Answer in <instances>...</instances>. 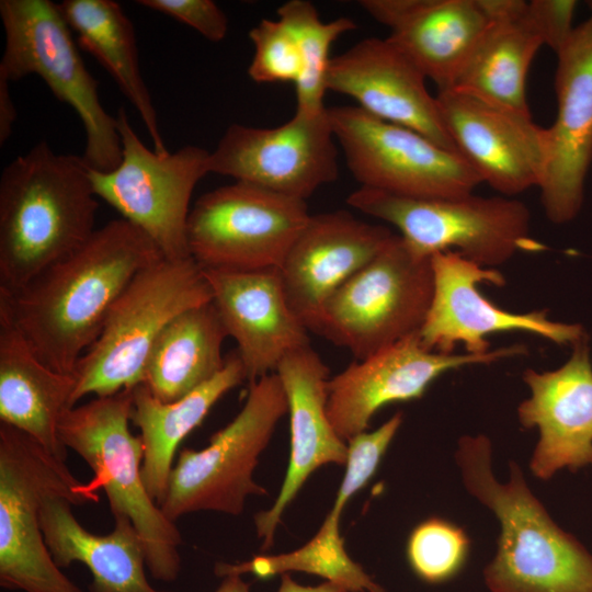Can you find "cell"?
I'll return each mask as SVG.
<instances>
[{"label":"cell","instance_id":"cell-6","mask_svg":"<svg viewBox=\"0 0 592 592\" xmlns=\"http://www.w3.org/2000/svg\"><path fill=\"white\" fill-rule=\"evenodd\" d=\"M66 462L24 432L0 424V584L19 592H82L55 563L39 526L48 497L72 504L98 501Z\"/></svg>","mask_w":592,"mask_h":592},{"label":"cell","instance_id":"cell-33","mask_svg":"<svg viewBox=\"0 0 592 592\" xmlns=\"http://www.w3.org/2000/svg\"><path fill=\"white\" fill-rule=\"evenodd\" d=\"M469 553V538L456 524L430 517L409 535L407 558L415 576L426 583H442L454 578L464 567Z\"/></svg>","mask_w":592,"mask_h":592},{"label":"cell","instance_id":"cell-3","mask_svg":"<svg viewBox=\"0 0 592 592\" xmlns=\"http://www.w3.org/2000/svg\"><path fill=\"white\" fill-rule=\"evenodd\" d=\"M455 460L466 490L500 524L496 556L483 570L490 592H592V554L553 521L516 463L509 481H498L483 434L462 436Z\"/></svg>","mask_w":592,"mask_h":592},{"label":"cell","instance_id":"cell-29","mask_svg":"<svg viewBox=\"0 0 592 592\" xmlns=\"http://www.w3.org/2000/svg\"><path fill=\"white\" fill-rule=\"evenodd\" d=\"M228 338L214 304L178 315L163 329L147 358L143 383L162 402L175 401L213 378L225 365Z\"/></svg>","mask_w":592,"mask_h":592},{"label":"cell","instance_id":"cell-4","mask_svg":"<svg viewBox=\"0 0 592 592\" xmlns=\"http://www.w3.org/2000/svg\"><path fill=\"white\" fill-rule=\"evenodd\" d=\"M133 389L96 397L65 411L61 443L93 470L92 485L105 492L113 516H125L137 531L150 574L164 582L181 570L180 531L149 496L141 476L144 445L129 430Z\"/></svg>","mask_w":592,"mask_h":592},{"label":"cell","instance_id":"cell-9","mask_svg":"<svg viewBox=\"0 0 592 592\" xmlns=\"http://www.w3.org/2000/svg\"><path fill=\"white\" fill-rule=\"evenodd\" d=\"M288 402L276 373L250 383L246 402L202 449L182 448L160 509L171 521L197 511L239 515L250 494H266L252 478Z\"/></svg>","mask_w":592,"mask_h":592},{"label":"cell","instance_id":"cell-40","mask_svg":"<svg viewBox=\"0 0 592 592\" xmlns=\"http://www.w3.org/2000/svg\"><path fill=\"white\" fill-rule=\"evenodd\" d=\"M589 7H590V9L592 11V1L589 2Z\"/></svg>","mask_w":592,"mask_h":592},{"label":"cell","instance_id":"cell-21","mask_svg":"<svg viewBox=\"0 0 592 592\" xmlns=\"http://www.w3.org/2000/svg\"><path fill=\"white\" fill-rule=\"evenodd\" d=\"M523 380L531 396L517 407L525 429L539 439L530 460L532 474L543 480L558 470L572 473L592 466V363L588 337L572 345L569 360L547 372L526 369Z\"/></svg>","mask_w":592,"mask_h":592},{"label":"cell","instance_id":"cell-39","mask_svg":"<svg viewBox=\"0 0 592 592\" xmlns=\"http://www.w3.org/2000/svg\"><path fill=\"white\" fill-rule=\"evenodd\" d=\"M216 592H250V585L241 579V574L230 573L224 577Z\"/></svg>","mask_w":592,"mask_h":592},{"label":"cell","instance_id":"cell-8","mask_svg":"<svg viewBox=\"0 0 592 592\" xmlns=\"http://www.w3.org/2000/svg\"><path fill=\"white\" fill-rule=\"evenodd\" d=\"M4 49L0 78L29 75L44 80L53 94L78 114L84 133L83 159L90 169L110 172L121 162L116 117L103 107L98 81L88 71L58 3L50 0H1Z\"/></svg>","mask_w":592,"mask_h":592},{"label":"cell","instance_id":"cell-25","mask_svg":"<svg viewBox=\"0 0 592 592\" xmlns=\"http://www.w3.org/2000/svg\"><path fill=\"white\" fill-rule=\"evenodd\" d=\"M73 375L59 373L36 355L9 314L0 308V421L66 462L58 424L72 408Z\"/></svg>","mask_w":592,"mask_h":592},{"label":"cell","instance_id":"cell-32","mask_svg":"<svg viewBox=\"0 0 592 592\" xmlns=\"http://www.w3.org/2000/svg\"><path fill=\"white\" fill-rule=\"evenodd\" d=\"M277 19L293 35L303 61V71L295 83L296 112L305 115L323 113L326 77L332 44L344 33L357 27L349 18L323 22L316 7L307 0H291L277 9Z\"/></svg>","mask_w":592,"mask_h":592},{"label":"cell","instance_id":"cell-19","mask_svg":"<svg viewBox=\"0 0 592 592\" xmlns=\"http://www.w3.org/2000/svg\"><path fill=\"white\" fill-rule=\"evenodd\" d=\"M394 235L342 209L310 215L278 267L286 300L308 331L318 334L331 296Z\"/></svg>","mask_w":592,"mask_h":592},{"label":"cell","instance_id":"cell-24","mask_svg":"<svg viewBox=\"0 0 592 592\" xmlns=\"http://www.w3.org/2000/svg\"><path fill=\"white\" fill-rule=\"evenodd\" d=\"M388 39L440 90L448 89L489 25L482 0H363Z\"/></svg>","mask_w":592,"mask_h":592},{"label":"cell","instance_id":"cell-13","mask_svg":"<svg viewBox=\"0 0 592 592\" xmlns=\"http://www.w3.org/2000/svg\"><path fill=\"white\" fill-rule=\"evenodd\" d=\"M335 139L361 186L409 197L473 193L480 177L458 153L358 106L328 107Z\"/></svg>","mask_w":592,"mask_h":592},{"label":"cell","instance_id":"cell-26","mask_svg":"<svg viewBox=\"0 0 592 592\" xmlns=\"http://www.w3.org/2000/svg\"><path fill=\"white\" fill-rule=\"evenodd\" d=\"M482 1L490 18L489 25L448 89L531 114L526 76L544 42L530 16L527 2Z\"/></svg>","mask_w":592,"mask_h":592},{"label":"cell","instance_id":"cell-18","mask_svg":"<svg viewBox=\"0 0 592 592\" xmlns=\"http://www.w3.org/2000/svg\"><path fill=\"white\" fill-rule=\"evenodd\" d=\"M557 55V116L546 128L547 161L538 186L547 218L573 219L592 162V14L573 29Z\"/></svg>","mask_w":592,"mask_h":592},{"label":"cell","instance_id":"cell-2","mask_svg":"<svg viewBox=\"0 0 592 592\" xmlns=\"http://www.w3.org/2000/svg\"><path fill=\"white\" fill-rule=\"evenodd\" d=\"M98 207L82 156L41 141L12 160L0 178V291H20L82 247Z\"/></svg>","mask_w":592,"mask_h":592},{"label":"cell","instance_id":"cell-35","mask_svg":"<svg viewBox=\"0 0 592 592\" xmlns=\"http://www.w3.org/2000/svg\"><path fill=\"white\" fill-rule=\"evenodd\" d=\"M137 3L191 26L210 42H220L227 35L228 19L212 0H138Z\"/></svg>","mask_w":592,"mask_h":592},{"label":"cell","instance_id":"cell-37","mask_svg":"<svg viewBox=\"0 0 592 592\" xmlns=\"http://www.w3.org/2000/svg\"><path fill=\"white\" fill-rule=\"evenodd\" d=\"M16 111L9 90V81L0 78V145L10 137Z\"/></svg>","mask_w":592,"mask_h":592},{"label":"cell","instance_id":"cell-11","mask_svg":"<svg viewBox=\"0 0 592 592\" xmlns=\"http://www.w3.org/2000/svg\"><path fill=\"white\" fill-rule=\"evenodd\" d=\"M117 128L122 160L110 172L90 169L93 191L140 229L166 260L191 258L187 247L190 201L200 180L208 171L209 152L187 145L174 152L159 153L144 145L124 107Z\"/></svg>","mask_w":592,"mask_h":592},{"label":"cell","instance_id":"cell-12","mask_svg":"<svg viewBox=\"0 0 592 592\" xmlns=\"http://www.w3.org/2000/svg\"><path fill=\"white\" fill-rule=\"evenodd\" d=\"M309 217L306 201L235 181L194 203L190 255L207 271L278 269Z\"/></svg>","mask_w":592,"mask_h":592},{"label":"cell","instance_id":"cell-5","mask_svg":"<svg viewBox=\"0 0 592 592\" xmlns=\"http://www.w3.org/2000/svg\"><path fill=\"white\" fill-rule=\"evenodd\" d=\"M212 298L205 272L192 258L161 259L137 273L76 365L72 407L89 394L110 396L141 384L147 358L163 329L178 315Z\"/></svg>","mask_w":592,"mask_h":592},{"label":"cell","instance_id":"cell-34","mask_svg":"<svg viewBox=\"0 0 592 592\" xmlns=\"http://www.w3.org/2000/svg\"><path fill=\"white\" fill-rule=\"evenodd\" d=\"M254 47L248 68L249 77L258 83L299 80L303 61L297 44L282 21L264 19L249 31Z\"/></svg>","mask_w":592,"mask_h":592},{"label":"cell","instance_id":"cell-16","mask_svg":"<svg viewBox=\"0 0 592 592\" xmlns=\"http://www.w3.org/2000/svg\"><path fill=\"white\" fill-rule=\"evenodd\" d=\"M525 352L524 345L514 344L485 354L437 353L425 349L417 333L350 364L329 378L328 417L339 436L349 442L368 429L380 408L421 398L444 373Z\"/></svg>","mask_w":592,"mask_h":592},{"label":"cell","instance_id":"cell-28","mask_svg":"<svg viewBox=\"0 0 592 592\" xmlns=\"http://www.w3.org/2000/svg\"><path fill=\"white\" fill-rule=\"evenodd\" d=\"M243 380H247L246 369L235 350L213 378L175 401H160L144 384L133 388L130 421L139 429L143 440L141 476L158 505L164 499L180 443L226 392Z\"/></svg>","mask_w":592,"mask_h":592},{"label":"cell","instance_id":"cell-20","mask_svg":"<svg viewBox=\"0 0 592 592\" xmlns=\"http://www.w3.org/2000/svg\"><path fill=\"white\" fill-rule=\"evenodd\" d=\"M425 76L388 37H368L331 58L327 91L354 99L382 121L413 129L439 146L458 152L441 117Z\"/></svg>","mask_w":592,"mask_h":592},{"label":"cell","instance_id":"cell-15","mask_svg":"<svg viewBox=\"0 0 592 592\" xmlns=\"http://www.w3.org/2000/svg\"><path fill=\"white\" fill-rule=\"evenodd\" d=\"M433 296L419 331L422 345L437 353H454L462 344L465 353L485 354L490 350L488 335L521 331L543 337L558 345H574L587 338L578 323L550 320L546 310L516 314L502 309L478 289L479 283L503 286V274L481 266L458 252H439L431 257Z\"/></svg>","mask_w":592,"mask_h":592},{"label":"cell","instance_id":"cell-17","mask_svg":"<svg viewBox=\"0 0 592 592\" xmlns=\"http://www.w3.org/2000/svg\"><path fill=\"white\" fill-rule=\"evenodd\" d=\"M436 101L458 153L482 182L508 197L539 186L547 161L546 128L531 114L449 89L440 90Z\"/></svg>","mask_w":592,"mask_h":592},{"label":"cell","instance_id":"cell-1","mask_svg":"<svg viewBox=\"0 0 592 592\" xmlns=\"http://www.w3.org/2000/svg\"><path fill=\"white\" fill-rule=\"evenodd\" d=\"M161 259L140 229L124 219L111 220L20 291H0V308L43 363L72 375L128 283Z\"/></svg>","mask_w":592,"mask_h":592},{"label":"cell","instance_id":"cell-7","mask_svg":"<svg viewBox=\"0 0 592 592\" xmlns=\"http://www.w3.org/2000/svg\"><path fill=\"white\" fill-rule=\"evenodd\" d=\"M346 203L395 226L418 254L454 251L485 267L509 261L519 251H540L530 236V212L508 196L473 193L456 197H409L360 186Z\"/></svg>","mask_w":592,"mask_h":592},{"label":"cell","instance_id":"cell-36","mask_svg":"<svg viewBox=\"0 0 592 592\" xmlns=\"http://www.w3.org/2000/svg\"><path fill=\"white\" fill-rule=\"evenodd\" d=\"M577 2L573 0H532L527 2L530 16L540 34L544 45L556 54L573 32L572 19Z\"/></svg>","mask_w":592,"mask_h":592},{"label":"cell","instance_id":"cell-10","mask_svg":"<svg viewBox=\"0 0 592 592\" xmlns=\"http://www.w3.org/2000/svg\"><path fill=\"white\" fill-rule=\"evenodd\" d=\"M433 296L431 258L394 235L328 300L318 335L356 361L419 333Z\"/></svg>","mask_w":592,"mask_h":592},{"label":"cell","instance_id":"cell-38","mask_svg":"<svg viewBox=\"0 0 592 592\" xmlns=\"http://www.w3.org/2000/svg\"><path fill=\"white\" fill-rule=\"evenodd\" d=\"M276 592H350L345 588L326 581L321 584L311 587V585H301L294 581L289 573L281 574V584Z\"/></svg>","mask_w":592,"mask_h":592},{"label":"cell","instance_id":"cell-14","mask_svg":"<svg viewBox=\"0 0 592 592\" xmlns=\"http://www.w3.org/2000/svg\"><path fill=\"white\" fill-rule=\"evenodd\" d=\"M337 145L328 107L318 115L295 111L276 127L230 125L209 152L208 171L306 201L337 180Z\"/></svg>","mask_w":592,"mask_h":592},{"label":"cell","instance_id":"cell-27","mask_svg":"<svg viewBox=\"0 0 592 592\" xmlns=\"http://www.w3.org/2000/svg\"><path fill=\"white\" fill-rule=\"evenodd\" d=\"M66 498H46L39 510V526L52 558L59 568L83 563L92 576L90 592H167L155 589L145 573L141 539L125 516H114L111 533L87 531ZM147 568V567H146Z\"/></svg>","mask_w":592,"mask_h":592},{"label":"cell","instance_id":"cell-22","mask_svg":"<svg viewBox=\"0 0 592 592\" xmlns=\"http://www.w3.org/2000/svg\"><path fill=\"white\" fill-rule=\"evenodd\" d=\"M204 272L212 303L237 342L247 380L275 373L288 354L310 344L309 331L286 300L278 269Z\"/></svg>","mask_w":592,"mask_h":592},{"label":"cell","instance_id":"cell-30","mask_svg":"<svg viewBox=\"0 0 592 592\" xmlns=\"http://www.w3.org/2000/svg\"><path fill=\"white\" fill-rule=\"evenodd\" d=\"M58 7L79 46L106 69L138 112L153 150L168 152L139 69L134 26L122 7L113 0H64Z\"/></svg>","mask_w":592,"mask_h":592},{"label":"cell","instance_id":"cell-31","mask_svg":"<svg viewBox=\"0 0 592 592\" xmlns=\"http://www.w3.org/2000/svg\"><path fill=\"white\" fill-rule=\"evenodd\" d=\"M341 513L342 510L332 506L316 535L296 550L255 556L237 565L217 563L215 572L220 577L252 573L259 579H267L275 574L300 571L319 576L350 592H385L384 588L348 555L339 531Z\"/></svg>","mask_w":592,"mask_h":592},{"label":"cell","instance_id":"cell-23","mask_svg":"<svg viewBox=\"0 0 592 592\" xmlns=\"http://www.w3.org/2000/svg\"><path fill=\"white\" fill-rule=\"evenodd\" d=\"M284 387L291 423V457L281 491L270 510L255 514L262 549L272 547L284 510L307 478L328 464L345 465L348 445L327 412L329 369L309 345L288 354L275 372Z\"/></svg>","mask_w":592,"mask_h":592}]
</instances>
